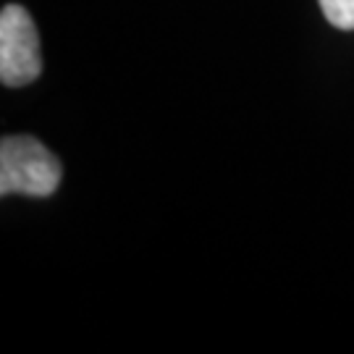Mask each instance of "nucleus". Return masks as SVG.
<instances>
[{"instance_id":"obj_1","label":"nucleus","mask_w":354,"mask_h":354,"mask_svg":"<svg viewBox=\"0 0 354 354\" xmlns=\"http://www.w3.org/2000/svg\"><path fill=\"white\" fill-rule=\"evenodd\" d=\"M61 176L58 158L35 137H6L0 142V194L50 197Z\"/></svg>"},{"instance_id":"obj_2","label":"nucleus","mask_w":354,"mask_h":354,"mask_svg":"<svg viewBox=\"0 0 354 354\" xmlns=\"http://www.w3.org/2000/svg\"><path fill=\"white\" fill-rule=\"evenodd\" d=\"M42 71L37 26L21 6L0 13V79L6 87L32 84Z\"/></svg>"},{"instance_id":"obj_3","label":"nucleus","mask_w":354,"mask_h":354,"mask_svg":"<svg viewBox=\"0 0 354 354\" xmlns=\"http://www.w3.org/2000/svg\"><path fill=\"white\" fill-rule=\"evenodd\" d=\"M320 11L336 29H354V0H317Z\"/></svg>"}]
</instances>
